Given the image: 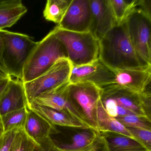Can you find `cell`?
<instances>
[{
  "label": "cell",
  "instance_id": "obj_1",
  "mask_svg": "<svg viewBox=\"0 0 151 151\" xmlns=\"http://www.w3.org/2000/svg\"><path fill=\"white\" fill-rule=\"evenodd\" d=\"M99 59L114 72L148 66L139 59L125 22L116 25L99 40Z\"/></svg>",
  "mask_w": 151,
  "mask_h": 151
},
{
  "label": "cell",
  "instance_id": "obj_2",
  "mask_svg": "<svg viewBox=\"0 0 151 151\" xmlns=\"http://www.w3.org/2000/svg\"><path fill=\"white\" fill-rule=\"evenodd\" d=\"M63 58L68 59L66 50L53 29L38 42L27 60L23 71V83L38 78Z\"/></svg>",
  "mask_w": 151,
  "mask_h": 151
},
{
  "label": "cell",
  "instance_id": "obj_3",
  "mask_svg": "<svg viewBox=\"0 0 151 151\" xmlns=\"http://www.w3.org/2000/svg\"><path fill=\"white\" fill-rule=\"evenodd\" d=\"M55 35L64 46L72 64H88L99 58V40L91 31L75 32L56 26Z\"/></svg>",
  "mask_w": 151,
  "mask_h": 151
},
{
  "label": "cell",
  "instance_id": "obj_4",
  "mask_svg": "<svg viewBox=\"0 0 151 151\" xmlns=\"http://www.w3.org/2000/svg\"><path fill=\"white\" fill-rule=\"evenodd\" d=\"M3 57L10 76L22 80L25 66L38 42L27 35L2 30Z\"/></svg>",
  "mask_w": 151,
  "mask_h": 151
},
{
  "label": "cell",
  "instance_id": "obj_5",
  "mask_svg": "<svg viewBox=\"0 0 151 151\" xmlns=\"http://www.w3.org/2000/svg\"><path fill=\"white\" fill-rule=\"evenodd\" d=\"M72 66L68 59H61L38 78L24 83L28 107L40 95L69 82Z\"/></svg>",
  "mask_w": 151,
  "mask_h": 151
},
{
  "label": "cell",
  "instance_id": "obj_6",
  "mask_svg": "<svg viewBox=\"0 0 151 151\" xmlns=\"http://www.w3.org/2000/svg\"><path fill=\"white\" fill-rule=\"evenodd\" d=\"M69 90L71 98L81 112L86 124L91 129L99 132L97 111L102 88L89 82H78L70 83Z\"/></svg>",
  "mask_w": 151,
  "mask_h": 151
},
{
  "label": "cell",
  "instance_id": "obj_7",
  "mask_svg": "<svg viewBox=\"0 0 151 151\" xmlns=\"http://www.w3.org/2000/svg\"><path fill=\"white\" fill-rule=\"evenodd\" d=\"M129 39L142 64L148 66L147 57L151 41V18L136 8L124 21Z\"/></svg>",
  "mask_w": 151,
  "mask_h": 151
},
{
  "label": "cell",
  "instance_id": "obj_8",
  "mask_svg": "<svg viewBox=\"0 0 151 151\" xmlns=\"http://www.w3.org/2000/svg\"><path fill=\"white\" fill-rule=\"evenodd\" d=\"M72 65L69 82L70 83L89 82L103 88L114 84L115 73L99 58L81 66Z\"/></svg>",
  "mask_w": 151,
  "mask_h": 151
},
{
  "label": "cell",
  "instance_id": "obj_9",
  "mask_svg": "<svg viewBox=\"0 0 151 151\" xmlns=\"http://www.w3.org/2000/svg\"><path fill=\"white\" fill-rule=\"evenodd\" d=\"M70 84V82H68L41 94L31 104L45 106L67 113L90 129L85 123L81 112L71 98L69 90Z\"/></svg>",
  "mask_w": 151,
  "mask_h": 151
},
{
  "label": "cell",
  "instance_id": "obj_10",
  "mask_svg": "<svg viewBox=\"0 0 151 151\" xmlns=\"http://www.w3.org/2000/svg\"><path fill=\"white\" fill-rule=\"evenodd\" d=\"M92 15L90 0H71L62 21L57 27L75 32L91 31Z\"/></svg>",
  "mask_w": 151,
  "mask_h": 151
},
{
  "label": "cell",
  "instance_id": "obj_11",
  "mask_svg": "<svg viewBox=\"0 0 151 151\" xmlns=\"http://www.w3.org/2000/svg\"><path fill=\"white\" fill-rule=\"evenodd\" d=\"M92 15L91 31L99 40L117 25L110 0H90Z\"/></svg>",
  "mask_w": 151,
  "mask_h": 151
},
{
  "label": "cell",
  "instance_id": "obj_12",
  "mask_svg": "<svg viewBox=\"0 0 151 151\" xmlns=\"http://www.w3.org/2000/svg\"><path fill=\"white\" fill-rule=\"evenodd\" d=\"M28 107L24 83L19 79L12 78L0 99V115Z\"/></svg>",
  "mask_w": 151,
  "mask_h": 151
},
{
  "label": "cell",
  "instance_id": "obj_13",
  "mask_svg": "<svg viewBox=\"0 0 151 151\" xmlns=\"http://www.w3.org/2000/svg\"><path fill=\"white\" fill-rule=\"evenodd\" d=\"M114 84L135 94L142 93L151 74L149 66L115 72Z\"/></svg>",
  "mask_w": 151,
  "mask_h": 151
},
{
  "label": "cell",
  "instance_id": "obj_14",
  "mask_svg": "<svg viewBox=\"0 0 151 151\" xmlns=\"http://www.w3.org/2000/svg\"><path fill=\"white\" fill-rule=\"evenodd\" d=\"M28 108L53 126L89 129L85 124L63 112L34 104H31Z\"/></svg>",
  "mask_w": 151,
  "mask_h": 151
},
{
  "label": "cell",
  "instance_id": "obj_15",
  "mask_svg": "<svg viewBox=\"0 0 151 151\" xmlns=\"http://www.w3.org/2000/svg\"><path fill=\"white\" fill-rule=\"evenodd\" d=\"M24 129L37 143L57 132L55 126L28 108Z\"/></svg>",
  "mask_w": 151,
  "mask_h": 151
},
{
  "label": "cell",
  "instance_id": "obj_16",
  "mask_svg": "<svg viewBox=\"0 0 151 151\" xmlns=\"http://www.w3.org/2000/svg\"><path fill=\"white\" fill-rule=\"evenodd\" d=\"M27 11L21 0L0 1V30L15 25Z\"/></svg>",
  "mask_w": 151,
  "mask_h": 151
},
{
  "label": "cell",
  "instance_id": "obj_17",
  "mask_svg": "<svg viewBox=\"0 0 151 151\" xmlns=\"http://www.w3.org/2000/svg\"><path fill=\"white\" fill-rule=\"evenodd\" d=\"M97 123L98 130L99 133H116L135 140L127 128L107 113L101 99L98 105Z\"/></svg>",
  "mask_w": 151,
  "mask_h": 151
},
{
  "label": "cell",
  "instance_id": "obj_18",
  "mask_svg": "<svg viewBox=\"0 0 151 151\" xmlns=\"http://www.w3.org/2000/svg\"><path fill=\"white\" fill-rule=\"evenodd\" d=\"M105 138L109 151H148L136 140L116 133H100Z\"/></svg>",
  "mask_w": 151,
  "mask_h": 151
},
{
  "label": "cell",
  "instance_id": "obj_19",
  "mask_svg": "<svg viewBox=\"0 0 151 151\" xmlns=\"http://www.w3.org/2000/svg\"><path fill=\"white\" fill-rule=\"evenodd\" d=\"M71 0H48L43 11L45 19L58 25L65 15Z\"/></svg>",
  "mask_w": 151,
  "mask_h": 151
},
{
  "label": "cell",
  "instance_id": "obj_20",
  "mask_svg": "<svg viewBox=\"0 0 151 151\" xmlns=\"http://www.w3.org/2000/svg\"><path fill=\"white\" fill-rule=\"evenodd\" d=\"M100 133L90 129H84L73 136L72 142L70 144H62L58 146L59 148L66 150H79L88 146L94 142Z\"/></svg>",
  "mask_w": 151,
  "mask_h": 151
},
{
  "label": "cell",
  "instance_id": "obj_21",
  "mask_svg": "<svg viewBox=\"0 0 151 151\" xmlns=\"http://www.w3.org/2000/svg\"><path fill=\"white\" fill-rule=\"evenodd\" d=\"M139 0H110L117 25L123 23L129 14L138 6Z\"/></svg>",
  "mask_w": 151,
  "mask_h": 151
},
{
  "label": "cell",
  "instance_id": "obj_22",
  "mask_svg": "<svg viewBox=\"0 0 151 151\" xmlns=\"http://www.w3.org/2000/svg\"><path fill=\"white\" fill-rule=\"evenodd\" d=\"M28 107L12 112L1 116L4 132L24 129Z\"/></svg>",
  "mask_w": 151,
  "mask_h": 151
},
{
  "label": "cell",
  "instance_id": "obj_23",
  "mask_svg": "<svg viewBox=\"0 0 151 151\" xmlns=\"http://www.w3.org/2000/svg\"><path fill=\"white\" fill-rule=\"evenodd\" d=\"M40 144L27 134L24 129L18 130L11 151H35Z\"/></svg>",
  "mask_w": 151,
  "mask_h": 151
},
{
  "label": "cell",
  "instance_id": "obj_24",
  "mask_svg": "<svg viewBox=\"0 0 151 151\" xmlns=\"http://www.w3.org/2000/svg\"><path fill=\"white\" fill-rule=\"evenodd\" d=\"M115 118L125 127L134 128L151 131V123L146 119L134 115L117 117Z\"/></svg>",
  "mask_w": 151,
  "mask_h": 151
},
{
  "label": "cell",
  "instance_id": "obj_25",
  "mask_svg": "<svg viewBox=\"0 0 151 151\" xmlns=\"http://www.w3.org/2000/svg\"><path fill=\"white\" fill-rule=\"evenodd\" d=\"M135 139L148 151H151V131L134 128L127 127Z\"/></svg>",
  "mask_w": 151,
  "mask_h": 151
},
{
  "label": "cell",
  "instance_id": "obj_26",
  "mask_svg": "<svg viewBox=\"0 0 151 151\" xmlns=\"http://www.w3.org/2000/svg\"><path fill=\"white\" fill-rule=\"evenodd\" d=\"M59 149L61 151H109L106 140L100 133L94 142L84 148L74 150H66L60 148Z\"/></svg>",
  "mask_w": 151,
  "mask_h": 151
},
{
  "label": "cell",
  "instance_id": "obj_27",
  "mask_svg": "<svg viewBox=\"0 0 151 151\" xmlns=\"http://www.w3.org/2000/svg\"><path fill=\"white\" fill-rule=\"evenodd\" d=\"M19 129L4 132L0 137V151H11L13 141Z\"/></svg>",
  "mask_w": 151,
  "mask_h": 151
},
{
  "label": "cell",
  "instance_id": "obj_28",
  "mask_svg": "<svg viewBox=\"0 0 151 151\" xmlns=\"http://www.w3.org/2000/svg\"><path fill=\"white\" fill-rule=\"evenodd\" d=\"M139 102L145 119L151 123V95L140 94Z\"/></svg>",
  "mask_w": 151,
  "mask_h": 151
},
{
  "label": "cell",
  "instance_id": "obj_29",
  "mask_svg": "<svg viewBox=\"0 0 151 151\" xmlns=\"http://www.w3.org/2000/svg\"><path fill=\"white\" fill-rule=\"evenodd\" d=\"M40 145L35 151H61L58 146L55 144L50 137L38 143Z\"/></svg>",
  "mask_w": 151,
  "mask_h": 151
},
{
  "label": "cell",
  "instance_id": "obj_30",
  "mask_svg": "<svg viewBox=\"0 0 151 151\" xmlns=\"http://www.w3.org/2000/svg\"><path fill=\"white\" fill-rule=\"evenodd\" d=\"M3 46L2 32V30H0V80L11 77L9 74L4 64L3 57Z\"/></svg>",
  "mask_w": 151,
  "mask_h": 151
},
{
  "label": "cell",
  "instance_id": "obj_31",
  "mask_svg": "<svg viewBox=\"0 0 151 151\" xmlns=\"http://www.w3.org/2000/svg\"><path fill=\"white\" fill-rule=\"evenodd\" d=\"M138 6L151 18V0H139Z\"/></svg>",
  "mask_w": 151,
  "mask_h": 151
},
{
  "label": "cell",
  "instance_id": "obj_32",
  "mask_svg": "<svg viewBox=\"0 0 151 151\" xmlns=\"http://www.w3.org/2000/svg\"><path fill=\"white\" fill-rule=\"evenodd\" d=\"M12 78V77L0 80V99L9 86Z\"/></svg>",
  "mask_w": 151,
  "mask_h": 151
},
{
  "label": "cell",
  "instance_id": "obj_33",
  "mask_svg": "<svg viewBox=\"0 0 151 151\" xmlns=\"http://www.w3.org/2000/svg\"><path fill=\"white\" fill-rule=\"evenodd\" d=\"M129 115H135L134 113L129 111L128 110L120 106H118V117H123V116Z\"/></svg>",
  "mask_w": 151,
  "mask_h": 151
},
{
  "label": "cell",
  "instance_id": "obj_34",
  "mask_svg": "<svg viewBox=\"0 0 151 151\" xmlns=\"http://www.w3.org/2000/svg\"><path fill=\"white\" fill-rule=\"evenodd\" d=\"M141 94L151 95V74L145 87L142 93Z\"/></svg>",
  "mask_w": 151,
  "mask_h": 151
},
{
  "label": "cell",
  "instance_id": "obj_35",
  "mask_svg": "<svg viewBox=\"0 0 151 151\" xmlns=\"http://www.w3.org/2000/svg\"><path fill=\"white\" fill-rule=\"evenodd\" d=\"M147 65L150 69L151 72V41L149 46L148 50V57H147Z\"/></svg>",
  "mask_w": 151,
  "mask_h": 151
},
{
  "label": "cell",
  "instance_id": "obj_36",
  "mask_svg": "<svg viewBox=\"0 0 151 151\" xmlns=\"http://www.w3.org/2000/svg\"><path fill=\"white\" fill-rule=\"evenodd\" d=\"M4 133V129L3 125L1 116L0 115V137Z\"/></svg>",
  "mask_w": 151,
  "mask_h": 151
}]
</instances>
